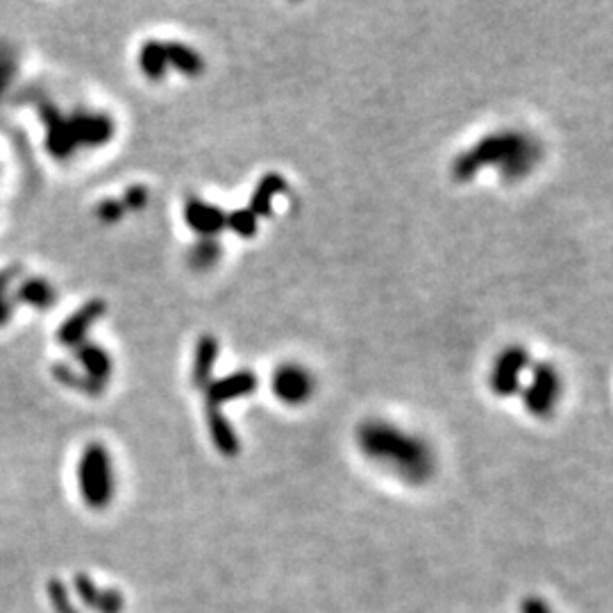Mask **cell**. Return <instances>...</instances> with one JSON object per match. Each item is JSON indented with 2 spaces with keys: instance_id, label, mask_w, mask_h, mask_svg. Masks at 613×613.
Masks as SVG:
<instances>
[{
  "instance_id": "1",
  "label": "cell",
  "mask_w": 613,
  "mask_h": 613,
  "mask_svg": "<svg viewBox=\"0 0 613 613\" xmlns=\"http://www.w3.org/2000/svg\"><path fill=\"white\" fill-rule=\"evenodd\" d=\"M357 445L364 457L396 470L407 482H425L434 470V455L427 441L382 418H368L357 427Z\"/></svg>"
},
{
  "instance_id": "2",
  "label": "cell",
  "mask_w": 613,
  "mask_h": 613,
  "mask_svg": "<svg viewBox=\"0 0 613 613\" xmlns=\"http://www.w3.org/2000/svg\"><path fill=\"white\" fill-rule=\"evenodd\" d=\"M78 477L82 495H85L89 505L103 507L105 502H109L114 493V475L112 461H109V452L105 450V445H87L78 464Z\"/></svg>"
},
{
  "instance_id": "3",
  "label": "cell",
  "mask_w": 613,
  "mask_h": 613,
  "mask_svg": "<svg viewBox=\"0 0 613 613\" xmlns=\"http://www.w3.org/2000/svg\"><path fill=\"white\" fill-rule=\"evenodd\" d=\"M273 396L289 407H300L316 393V377L296 361H284L271 375Z\"/></svg>"
},
{
  "instance_id": "4",
  "label": "cell",
  "mask_w": 613,
  "mask_h": 613,
  "mask_svg": "<svg viewBox=\"0 0 613 613\" xmlns=\"http://www.w3.org/2000/svg\"><path fill=\"white\" fill-rule=\"evenodd\" d=\"M182 216L187 228L196 232L200 239H218V234L228 228V214L221 207L207 203L198 196H189L184 200Z\"/></svg>"
},
{
  "instance_id": "5",
  "label": "cell",
  "mask_w": 613,
  "mask_h": 613,
  "mask_svg": "<svg viewBox=\"0 0 613 613\" xmlns=\"http://www.w3.org/2000/svg\"><path fill=\"white\" fill-rule=\"evenodd\" d=\"M69 123L78 148H103L116 134V123L105 112H75L69 116Z\"/></svg>"
},
{
  "instance_id": "6",
  "label": "cell",
  "mask_w": 613,
  "mask_h": 613,
  "mask_svg": "<svg viewBox=\"0 0 613 613\" xmlns=\"http://www.w3.org/2000/svg\"><path fill=\"white\" fill-rule=\"evenodd\" d=\"M259 386L257 375L253 371H237L225 377H218L205 386V398L207 405L223 407L225 402H232L237 398H246L250 393H255Z\"/></svg>"
},
{
  "instance_id": "7",
  "label": "cell",
  "mask_w": 613,
  "mask_h": 613,
  "mask_svg": "<svg viewBox=\"0 0 613 613\" xmlns=\"http://www.w3.org/2000/svg\"><path fill=\"white\" fill-rule=\"evenodd\" d=\"M105 312L107 305L103 300H89L87 305H82L78 312H73L62 323L60 332H57V341H60L62 346L78 348L80 343H85L89 330L105 316Z\"/></svg>"
},
{
  "instance_id": "8",
  "label": "cell",
  "mask_w": 613,
  "mask_h": 613,
  "mask_svg": "<svg viewBox=\"0 0 613 613\" xmlns=\"http://www.w3.org/2000/svg\"><path fill=\"white\" fill-rule=\"evenodd\" d=\"M41 116H44V123L48 128L46 144H48L50 155L57 159H66L69 155H73L75 148H78V141H75L73 137L69 116L60 114V109H55L50 105L41 109Z\"/></svg>"
},
{
  "instance_id": "9",
  "label": "cell",
  "mask_w": 613,
  "mask_h": 613,
  "mask_svg": "<svg viewBox=\"0 0 613 613\" xmlns=\"http://www.w3.org/2000/svg\"><path fill=\"white\" fill-rule=\"evenodd\" d=\"M73 355L75 361L80 364V371L89 375L91 380L107 384L109 377H112L114 361L109 357V352L103 346H98V343H80L78 348H73Z\"/></svg>"
},
{
  "instance_id": "10",
  "label": "cell",
  "mask_w": 613,
  "mask_h": 613,
  "mask_svg": "<svg viewBox=\"0 0 613 613\" xmlns=\"http://www.w3.org/2000/svg\"><path fill=\"white\" fill-rule=\"evenodd\" d=\"M205 421H207V430H209V436H212L216 450L223 452L225 457L237 455V452L241 450L239 436H237V432H234V427L228 421V416L223 414V409L207 405Z\"/></svg>"
},
{
  "instance_id": "11",
  "label": "cell",
  "mask_w": 613,
  "mask_h": 613,
  "mask_svg": "<svg viewBox=\"0 0 613 613\" xmlns=\"http://www.w3.org/2000/svg\"><path fill=\"white\" fill-rule=\"evenodd\" d=\"M218 339L212 334H203L196 343V352H193V366H191V380L198 389H205V386L212 382V373L218 359Z\"/></svg>"
},
{
  "instance_id": "12",
  "label": "cell",
  "mask_w": 613,
  "mask_h": 613,
  "mask_svg": "<svg viewBox=\"0 0 613 613\" xmlns=\"http://www.w3.org/2000/svg\"><path fill=\"white\" fill-rule=\"evenodd\" d=\"M287 189H289V184L280 173H266L264 178L257 182L253 196H250V207L248 209L257 218L271 216L275 196H282V193H287Z\"/></svg>"
},
{
  "instance_id": "13",
  "label": "cell",
  "mask_w": 613,
  "mask_h": 613,
  "mask_svg": "<svg viewBox=\"0 0 613 613\" xmlns=\"http://www.w3.org/2000/svg\"><path fill=\"white\" fill-rule=\"evenodd\" d=\"M164 46H166V60H169V66H173L175 71L187 75V78H200V75L205 73L207 62L196 48L182 44V41H166Z\"/></svg>"
},
{
  "instance_id": "14",
  "label": "cell",
  "mask_w": 613,
  "mask_h": 613,
  "mask_svg": "<svg viewBox=\"0 0 613 613\" xmlns=\"http://www.w3.org/2000/svg\"><path fill=\"white\" fill-rule=\"evenodd\" d=\"M139 69L150 82H159L169 73V60H166V46L159 39H146L139 48Z\"/></svg>"
},
{
  "instance_id": "15",
  "label": "cell",
  "mask_w": 613,
  "mask_h": 613,
  "mask_svg": "<svg viewBox=\"0 0 613 613\" xmlns=\"http://www.w3.org/2000/svg\"><path fill=\"white\" fill-rule=\"evenodd\" d=\"M53 375L55 380L69 386V389H75L80 393H87V396H100V393L105 391V384L103 382H96L91 380L89 375H85L82 371H78V368L71 366V364H57L53 368Z\"/></svg>"
},
{
  "instance_id": "16",
  "label": "cell",
  "mask_w": 613,
  "mask_h": 613,
  "mask_svg": "<svg viewBox=\"0 0 613 613\" xmlns=\"http://www.w3.org/2000/svg\"><path fill=\"white\" fill-rule=\"evenodd\" d=\"M223 257V246L218 239H198L187 253V262L193 271H209Z\"/></svg>"
},
{
  "instance_id": "17",
  "label": "cell",
  "mask_w": 613,
  "mask_h": 613,
  "mask_svg": "<svg viewBox=\"0 0 613 613\" xmlns=\"http://www.w3.org/2000/svg\"><path fill=\"white\" fill-rule=\"evenodd\" d=\"M19 300L28 302V305L37 309H48L57 300V293L53 284L46 280H28L19 289Z\"/></svg>"
},
{
  "instance_id": "18",
  "label": "cell",
  "mask_w": 613,
  "mask_h": 613,
  "mask_svg": "<svg viewBox=\"0 0 613 613\" xmlns=\"http://www.w3.org/2000/svg\"><path fill=\"white\" fill-rule=\"evenodd\" d=\"M228 228L239 239H253L259 230V218L250 209H234L228 214Z\"/></svg>"
},
{
  "instance_id": "19",
  "label": "cell",
  "mask_w": 613,
  "mask_h": 613,
  "mask_svg": "<svg viewBox=\"0 0 613 613\" xmlns=\"http://www.w3.org/2000/svg\"><path fill=\"white\" fill-rule=\"evenodd\" d=\"M121 203L125 207V212H141V209H146L150 203V191L144 184H132V187L125 189Z\"/></svg>"
},
{
  "instance_id": "20",
  "label": "cell",
  "mask_w": 613,
  "mask_h": 613,
  "mask_svg": "<svg viewBox=\"0 0 613 613\" xmlns=\"http://www.w3.org/2000/svg\"><path fill=\"white\" fill-rule=\"evenodd\" d=\"M123 214H125V207L121 203V198H105V200H100V203L96 205L98 221L105 223V225L119 223L121 218H123Z\"/></svg>"
},
{
  "instance_id": "21",
  "label": "cell",
  "mask_w": 613,
  "mask_h": 613,
  "mask_svg": "<svg viewBox=\"0 0 613 613\" xmlns=\"http://www.w3.org/2000/svg\"><path fill=\"white\" fill-rule=\"evenodd\" d=\"M12 273L0 275V323L10 318V302H7V291H10Z\"/></svg>"
},
{
  "instance_id": "22",
  "label": "cell",
  "mask_w": 613,
  "mask_h": 613,
  "mask_svg": "<svg viewBox=\"0 0 613 613\" xmlns=\"http://www.w3.org/2000/svg\"><path fill=\"white\" fill-rule=\"evenodd\" d=\"M12 78V62L7 55H0V89L7 87V82Z\"/></svg>"
}]
</instances>
